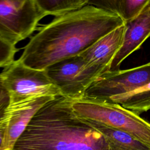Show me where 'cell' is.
Masks as SVG:
<instances>
[{
  "label": "cell",
  "instance_id": "obj_10",
  "mask_svg": "<svg viewBox=\"0 0 150 150\" xmlns=\"http://www.w3.org/2000/svg\"><path fill=\"white\" fill-rule=\"evenodd\" d=\"M126 29L121 25L97 40L80 54L88 64L110 70L111 63L121 47Z\"/></svg>",
  "mask_w": 150,
  "mask_h": 150
},
{
  "label": "cell",
  "instance_id": "obj_1",
  "mask_svg": "<svg viewBox=\"0 0 150 150\" xmlns=\"http://www.w3.org/2000/svg\"><path fill=\"white\" fill-rule=\"evenodd\" d=\"M124 24L115 12L88 4L40 26L18 59L29 67L44 70L57 62L80 54Z\"/></svg>",
  "mask_w": 150,
  "mask_h": 150
},
{
  "label": "cell",
  "instance_id": "obj_15",
  "mask_svg": "<svg viewBox=\"0 0 150 150\" xmlns=\"http://www.w3.org/2000/svg\"><path fill=\"white\" fill-rule=\"evenodd\" d=\"M19 50L9 42L0 36V68L8 67L15 60V55Z\"/></svg>",
  "mask_w": 150,
  "mask_h": 150
},
{
  "label": "cell",
  "instance_id": "obj_14",
  "mask_svg": "<svg viewBox=\"0 0 150 150\" xmlns=\"http://www.w3.org/2000/svg\"><path fill=\"white\" fill-rule=\"evenodd\" d=\"M43 12L47 15L57 18L79 10L88 5V0H36Z\"/></svg>",
  "mask_w": 150,
  "mask_h": 150
},
{
  "label": "cell",
  "instance_id": "obj_8",
  "mask_svg": "<svg viewBox=\"0 0 150 150\" xmlns=\"http://www.w3.org/2000/svg\"><path fill=\"white\" fill-rule=\"evenodd\" d=\"M54 97L43 96L9 102L6 109L7 127L0 150H13L16 141L36 112Z\"/></svg>",
  "mask_w": 150,
  "mask_h": 150
},
{
  "label": "cell",
  "instance_id": "obj_12",
  "mask_svg": "<svg viewBox=\"0 0 150 150\" xmlns=\"http://www.w3.org/2000/svg\"><path fill=\"white\" fill-rule=\"evenodd\" d=\"M104 101L118 104L139 115L150 110V83L133 91L111 97Z\"/></svg>",
  "mask_w": 150,
  "mask_h": 150
},
{
  "label": "cell",
  "instance_id": "obj_4",
  "mask_svg": "<svg viewBox=\"0 0 150 150\" xmlns=\"http://www.w3.org/2000/svg\"><path fill=\"white\" fill-rule=\"evenodd\" d=\"M0 75L10 103L43 96H62L46 70L29 67L19 59L4 69Z\"/></svg>",
  "mask_w": 150,
  "mask_h": 150
},
{
  "label": "cell",
  "instance_id": "obj_18",
  "mask_svg": "<svg viewBox=\"0 0 150 150\" xmlns=\"http://www.w3.org/2000/svg\"><path fill=\"white\" fill-rule=\"evenodd\" d=\"M149 8H150V5H149Z\"/></svg>",
  "mask_w": 150,
  "mask_h": 150
},
{
  "label": "cell",
  "instance_id": "obj_13",
  "mask_svg": "<svg viewBox=\"0 0 150 150\" xmlns=\"http://www.w3.org/2000/svg\"><path fill=\"white\" fill-rule=\"evenodd\" d=\"M88 121L105 137L110 145L116 150H150L149 146L126 132Z\"/></svg>",
  "mask_w": 150,
  "mask_h": 150
},
{
  "label": "cell",
  "instance_id": "obj_17",
  "mask_svg": "<svg viewBox=\"0 0 150 150\" xmlns=\"http://www.w3.org/2000/svg\"><path fill=\"white\" fill-rule=\"evenodd\" d=\"M9 97L8 96V94L7 93L6 91L4 88L2 80H1V77L0 75V104L1 103H3L4 101H9Z\"/></svg>",
  "mask_w": 150,
  "mask_h": 150
},
{
  "label": "cell",
  "instance_id": "obj_11",
  "mask_svg": "<svg viewBox=\"0 0 150 150\" xmlns=\"http://www.w3.org/2000/svg\"><path fill=\"white\" fill-rule=\"evenodd\" d=\"M88 4L115 12L126 24L136 19L149 6L150 0L88 1Z\"/></svg>",
  "mask_w": 150,
  "mask_h": 150
},
{
  "label": "cell",
  "instance_id": "obj_9",
  "mask_svg": "<svg viewBox=\"0 0 150 150\" xmlns=\"http://www.w3.org/2000/svg\"><path fill=\"white\" fill-rule=\"evenodd\" d=\"M122 45L112 59L109 70L120 69L121 63L138 50L150 36V8L148 6L136 19L125 24Z\"/></svg>",
  "mask_w": 150,
  "mask_h": 150
},
{
  "label": "cell",
  "instance_id": "obj_2",
  "mask_svg": "<svg viewBox=\"0 0 150 150\" xmlns=\"http://www.w3.org/2000/svg\"><path fill=\"white\" fill-rule=\"evenodd\" d=\"M72 102L58 96L45 104L13 150H116L88 121L76 114Z\"/></svg>",
  "mask_w": 150,
  "mask_h": 150
},
{
  "label": "cell",
  "instance_id": "obj_5",
  "mask_svg": "<svg viewBox=\"0 0 150 150\" xmlns=\"http://www.w3.org/2000/svg\"><path fill=\"white\" fill-rule=\"evenodd\" d=\"M45 70L61 96L73 100L83 98L91 84L107 71L88 64L80 54L57 62Z\"/></svg>",
  "mask_w": 150,
  "mask_h": 150
},
{
  "label": "cell",
  "instance_id": "obj_6",
  "mask_svg": "<svg viewBox=\"0 0 150 150\" xmlns=\"http://www.w3.org/2000/svg\"><path fill=\"white\" fill-rule=\"evenodd\" d=\"M45 16L36 0H0V36L16 45L29 37Z\"/></svg>",
  "mask_w": 150,
  "mask_h": 150
},
{
  "label": "cell",
  "instance_id": "obj_16",
  "mask_svg": "<svg viewBox=\"0 0 150 150\" xmlns=\"http://www.w3.org/2000/svg\"><path fill=\"white\" fill-rule=\"evenodd\" d=\"M9 102V100L0 104V148L2 145L7 127L8 117L6 113V109Z\"/></svg>",
  "mask_w": 150,
  "mask_h": 150
},
{
  "label": "cell",
  "instance_id": "obj_7",
  "mask_svg": "<svg viewBox=\"0 0 150 150\" xmlns=\"http://www.w3.org/2000/svg\"><path fill=\"white\" fill-rule=\"evenodd\" d=\"M150 83V62L129 69L108 70L86 91L83 98L104 101L109 98L133 91Z\"/></svg>",
  "mask_w": 150,
  "mask_h": 150
},
{
  "label": "cell",
  "instance_id": "obj_3",
  "mask_svg": "<svg viewBox=\"0 0 150 150\" xmlns=\"http://www.w3.org/2000/svg\"><path fill=\"white\" fill-rule=\"evenodd\" d=\"M73 109L84 120L126 132L150 147V123L118 104L81 98Z\"/></svg>",
  "mask_w": 150,
  "mask_h": 150
}]
</instances>
